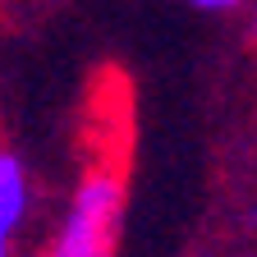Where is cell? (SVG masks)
Returning <instances> with one entry per match:
<instances>
[{"mask_svg": "<svg viewBox=\"0 0 257 257\" xmlns=\"http://www.w3.org/2000/svg\"><path fill=\"white\" fill-rule=\"evenodd\" d=\"M115 211H119V184L110 175H92L78 188L69 220H64V234H60L51 257H106Z\"/></svg>", "mask_w": 257, "mask_h": 257, "instance_id": "cell-1", "label": "cell"}, {"mask_svg": "<svg viewBox=\"0 0 257 257\" xmlns=\"http://www.w3.org/2000/svg\"><path fill=\"white\" fill-rule=\"evenodd\" d=\"M23 202H28V179L14 156H0V257H10V234L23 220Z\"/></svg>", "mask_w": 257, "mask_h": 257, "instance_id": "cell-2", "label": "cell"}, {"mask_svg": "<svg viewBox=\"0 0 257 257\" xmlns=\"http://www.w3.org/2000/svg\"><path fill=\"white\" fill-rule=\"evenodd\" d=\"M198 10H230V5H239V0H193Z\"/></svg>", "mask_w": 257, "mask_h": 257, "instance_id": "cell-3", "label": "cell"}, {"mask_svg": "<svg viewBox=\"0 0 257 257\" xmlns=\"http://www.w3.org/2000/svg\"><path fill=\"white\" fill-rule=\"evenodd\" d=\"M252 32H257V23H252Z\"/></svg>", "mask_w": 257, "mask_h": 257, "instance_id": "cell-4", "label": "cell"}]
</instances>
